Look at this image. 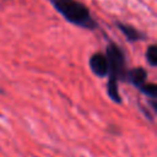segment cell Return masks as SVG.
I'll use <instances>...</instances> for the list:
<instances>
[{"mask_svg": "<svg viewBox=\"0 0 157 157\" xmlns=\"http://www.w3.org/2000/svg\"><path fill=\"white\" fill-rule=\"evenodd\" d=\"M55 10L70 23L93 31L97 28V22L92 17L88 7L77 0H49Z\"/></svg>", "mask_w": 157, "mask_h": 157, "instance_id": "6da1fadb", "label": "cell"}, {"mask_svg": "<svg viewBox=\"0 0 157 157\" xmlns=\"http://www.w3.org/2000/svg\"><path fill=\"white\" fill-rule=\"evenodd\" d=\"M105 58L108 61V75L109 80L119 81L126 80V65H125V56L123 50L113 42L107 45Z\"/></svg>", "mask_w": 157, "mask_h": 157, "instance_id": "7a4b0ae2", "label": "cell"}, {"mask_svg": "<svg viewBox=\"0 0 157 157\" xmlns=\"http://www.w3.org/2000/svg\"><path fill=\"white\" fill-rule=\"evenodd\" d=\"M88 64L94 75H97L99 77L108 76V61H107V58L104 54H102L99 52L92 54L90 56Z\"/></svg>", "mask_w": 157, "mask_h": 157, "instance_id": "3957f363", "label": "cell"}, {"mask_svg": "<svg viewBox=\"0 0 157 157\" xmlns=\"http://www.w3.org/2000/svg\"><path fill=\"white\" fill-rule=\"evenodd\" d=\"M118 28L120 29V32L125 36V38L129 42H137V40H144L146 38L145 33H142L141 31L136 29L135 27L130 26V25H125L123 22H117Z\"/></svg>", "mask_w": 157, "mask_h": 157, "instance_id": "277c9868", "label": "cell"}, {"mask_svg": "<svg viewBox=\"0 0 157 157\" xmlns=\"http://www.w3.org/2000/svg\"><path fill=\"white\" fill-rule=\"evenodd\" d=\"M146 77H147V72L144 67H134L126 74V80H129L134 86L139 88L146 83Z\"/></svg>", "mask_w": 157, "mask_h": 157, "instance_id": "5b68a950", "label": "cell"}, {"mask_svg": "<svg viewBox=\"0 0 157 157\" xmlns=\"http://www.w3.org/2000/svg\"><path fill=\"white\" fill-rule=\"evenodd\" d=\"M107 92H108L109 97H110L114 102H120V96H119V91H118V81L108 80V83H107Z\"/></svg>", "mask_w": 157, "mask_h": 157, "instance_id": "8992f818", "label": "cell"}, {"mask_svg": "<svg viewBox=\"0 0 157 157\" xmlns=\"http://www.w3.org/2000/svg\"><path fill=\"white\" fill-rule=\"evenodd\" d=\"M146 60L151 66L157 65V48L155 44H151L146 50Z\"/></svg>", "mask_w": 157, "mask_h": 157, "instance_id": "52a82bcc", "label": "cell"}, {"mask_svg": "<svg viewBox=\"0 0 157 157\" xmlns=\"http://www.w3.org/2000/svg\"><path fill=\"white\" fill-rule=\"evenodd\" d=\"M140 90H141L144 93H146L147 96L152 97V98L156 97V91H157V88H156V85H155V83H145V85H142V86L140 87Z\"/></svg>", "mask_w": 157, "mask_h": 157, "instance_id": "ba28073f", "label": "cell"}]
</instances>
